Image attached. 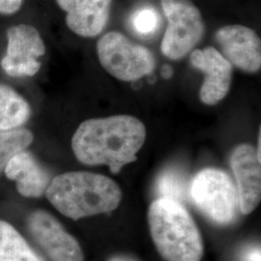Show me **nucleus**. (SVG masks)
<instances>
[{
	"label": "nucleus",
	"instance_id": "obj_5",
	"mask_svg": "<svg viewBox=\"0 0 261 261\" xmlns=\"http://www.w3.org/2000/svg\"><path fill=\"white\" fill-rule=\"evenodd\" d=\"M168 20L161 51L171 60L191 54L204 37L205 24L201 12L192 0H161Z\"/></svg>",
	"mask_w": 261,
	"mask_h": 261
},
{
	"label": "nucleus",
	"instance_id": "obj_16",
	"mask_svg": "<svg viewBox=\"0 0 261 261\" xmlns=\"http://www.w3.org/2000/svg\"><path fill=\"white\" fill-rule=\"evenodd\" d=\"M190 187L186 174L180 169L170 168L159 175L156 182L158 198H168L183 203L190 199Z\"/></svg>",
	"mask_w": 261,
	"mask_h": 261
},
{
	"label": "nucleus",
	"instance_id": "obj_4",
	"mask_svg": "<svg viewBox=\"0 0 261 261\" xmlns=\"http://www.w3.org/2000/svg\"><path fill=\"white\" fill-rule=\"evenodd\" d=\"M96 53L103 69L122 82L138 81L156 68V58L148 47L118 31L108 32L100 38Z\"/></svg>",
	"mask_w": 261,
	"mask_h": 261
},
{
	"label": "nucleus",
	"instance_id": "obj_1",
	"mask_svg": "<svg viewBox=\"0 0 261 261\" xmlns=\"http://www.w3.org/2000/svg\"><path fill=\"white\" fill-rule=\"evenodd\" d=\"M145 139V126L137 117L113 115L83 122L73 136L72 148L84 165H105L118 173L137 160Z\"/></svg>",
	"mask_w": 261,
	"mask_h": 261
},
{
	"label": "nucleus",
	"instance_id": "obj_13",
	"mask_svg": "<svg viewBox=\"0 0 261 261\" xmlns=\"http://www.w3.org/2000/svg\"><path fill=\"white\" fill-rule=\"evenodd\" d=\"M6 177L17 183V190L25 197H40L46 194L50 177L31 153L21 151L10 160L4 169Z\"/></svg>",
	"mask_w": 261,
	"mask_h": 261
},
{
	"label": "nucleus",
	"instance_id": "obj_8",
	"mask_svg": "<svg viewBox=\"0 0 261 261\" xmlns=\"http://www.w3.org/2000/svg\"><path fill=\"white\" fill-rule=\"evenodd\" d=\"M28 229L51 261H84L79 242L47 212L38 210L29 216Z\"/></svg>",
	"mask_w": 261,
	"mask_h": 261
},
{
	"label": "nucleus",
	"instance_id": "obj_22",
	"mask_svg": "<svg viewBox=\"0 0 261 261\" xmlns=\"http://www.w3.org/2000/svg\"><path fill=\"white\" fill-rule=\"evenodd\" d=\"M162 73H163V75L165 77H170V75H172V70H171V68L169 66H165L163 68V72Z\"/></svg>",
	"mask_w": 261,
	"mask_h": 261
},
{
	"label": "nucleus",
	"instance_id": "obj_17",
	"mask_svg": "<svg viewBox=\"0 0 261 261\" xmlns=\"http://www.w3.org/2000/svg\"><path fill=\"white\" fill-rule=\"evenodd\" d=\"M32 141L33 135L28 129L0 132V172L4 171L11 159L24 151Z\"/></svg>",
	"mask_w": 261,
	"mask_h": 261
},
{
	"label": "nucleus",
	"instance_id": "obj_2",
	"mask_svg": "<svg viewBox=\"0 0 261 261\" xmlns=\"http://www.w3.org/2000/svg\"><path fill=\"white\" fill-rule=\"evenodd\" d=\"M45 195L56 210L74 221L112 212L122 199L120 188L111 178L85 171L57 175Z\"/></svg>",
	"mask_w": 261,
	"mask_h": 261
},
{
	"label": "nucleus",
	"instance_id": "obj_20",
	"mask_svg": "<svg viewBox=\"0 0 261 261\" xmlns=\"http://www.w3.org/2000/svg\"><path fill=\"white\" fill-rule=\"evenodd\" d=\"M244 261H260V249L253 248L245 252Z\"/></svg>",
	"mask_w": 261,
	"mask_h": 261
},
{
	"label": "nucleus",
	"instance_id": "obj_11",
	"mask_svg": "<svg viewBox=\"0 0 261 261\" xmlns=\"http://www.w3.org/2000/svg\"><path fill=\"white\" fill-rule=\"evenodd\" d=\"M230 165L237 181L240 209L243 214H250L260 201V154L252 145H238L231 154Z\"/></svg>",
	"mask_w": 261,
	"mask_h": 261
},
{
	"label": "nucleus",
	"instance_id": "obj_7",
	"mask_svg": "<svg viewBox=\"0 0 261 261\" xmlns=\"http://www.w3.org/2000/svg\"><path fill=\"white\" fill-rule=\"evenodd\" d=\"M7 47L1 67L12 77L33 76L40 68V58L46 55V44L35 27L19 23L7 29Z\"/></svg>",
	"mask_w": 261,
	"mask_h": 261
},
{
	"label": "nucleus",
	"instance_id": "obj_10",
	"mask_svg": "<svg viewBox=\"0 0 261 261\" xmlns=\"http://www.w3.org/2000/svg\"><path fill=\"white\" fill-rule=\"evenodd\" d=\"M190 62L204 75L199 90L200 101L207 106L221 102L230 89L233 66L214 47L194 49L190 54Z\"/></svg>",
	"mask_w": 261,
	"mask_h": 261
},
{
	"label": "nucleus",
	"instance_id": "obj_21",
	"mask_svg": "<svg viewBox=\"0 0 261 261\" xmlns=\"http://www.w3.org/2000/svg\"><path fill=\"white\" fill-rule=\"evenodd\" d=\"M109 261H137L133 258H130L129 256H122V255H118V256H114L112 257Z\"/></svg>",
	"mask_w": 261,
	"mask_h": 261
},
{
	"label": "nucleus",
	"instance_id": "obj_12",
	"mask_svg": "<svg viewBox=\"0 0 261 261\" xmlns=\"http://www.w3.org/2000/svg\"><path fill=\"white\" fill-rule=\"evenodd\" d=\"M113 0H56L66 13L68 28L83 38L99 36L107 28Z\"/></svg>",
	"mask_w": 261,
	"mask_h": 261
},
{
	"label": "nucleus",
	"instance_id": "obj_18",
	"mask_svg": "<svg viewBox=\"0 0 261 261\" xmlns=\"http://www.w3.org/2000/svg\"><path fill=\"white\" fill-rule=\"evenodd\" d=\"M129 22L135 33L142 37H149L160 28L161 18L154 7L142 6L130 14Z\"/></svg>",
	"mask_w": 261,
	"mask_h": 261
},
{
	"label": "nucleus",
	"instance_id": "obj_3",
	"mask_svg": "<svg viewBox=\"0 0 261 261\" xmlns=\"http://www.w3.org/2000/svg\"><path fill=\"white\" fill-rule=\"evenodd\" d=\"M148 222L152 239L165 260H201L202 237L183 204L157 198L150 205Z\"/></svg>",
	"mask_w": 261,
	"mask_h": 261
},
{
	"label": "nucleus",
	"instance_id": "obj_6",
	"mask_svg": "<svg viewBox=\"0 0 261 261\" xmlns=\"http://www.w3.org/2000/svg\"><path fill=\"white\" fill-rule=\"evenodd\" d=\"M190 199L215 223L227 224L236 217L239 198L229 175L217 168L199 171L191 182Z\"/></svg>",
	"mask_w": 261,
	"mask_h": 261
},
{
	"label": "nucleus",
	"instance_id": "obj_14",
	"mask_svg": "<svg viewBox=\"0 0 261 261\" xmlns=\"http://www.w3.org/2000/svg\"><path fill=\"white\" fill-rule=\"evenodd\" d=\"M30 115L28 101L12 87L0 84V132L18 129Z\"/></svg>",
	"mask_w": 261,
	"mask_h": 261
},
{
	"label": "nucleus",
	"instance_id": "obj_9",
	"mask_svg": "<svg viewBox=\"0 0 261 261\" xmlns=\"http://www.w3.org/2000/svg\"><path fill=\"white\" fill-rule=\"evenodd\" d=\"M220 51L231 64L246 73H256L261 68V40L252 28L227 24L215 33Z\"/></svg>",
	"mask_w": 261,
	"mask_h": 261
},
{
	"label": "nucleus",
	"instance_id": "obj_15",
	"mask_svg": "<svg viewBox=\"0 0 261 261\" xmlns=\"http://www.w3.org/2000/svg\"><path fill=\"white\" fill-rule=\"evenodd\" d=\"M0 261H44L11 224L0 221Z\"/></svg>",
	"mask_w": 261,
	"mask_h": 261
},
{
	"label": "nucleus",
	"instance_id": "obj_19",
	"mask_svg": "<svg viewBox=\"0 0 261 261\" xmlns=\"http://www.w3.org/2000/svg\"><path fill=\"white\" fill-rule=\"evenodd\" d=\"M24 0H0V15L11 16L21 9Z\"/></svg>",
	"mask_w": 261,
	"mask_h": 261
}]
</instances>
